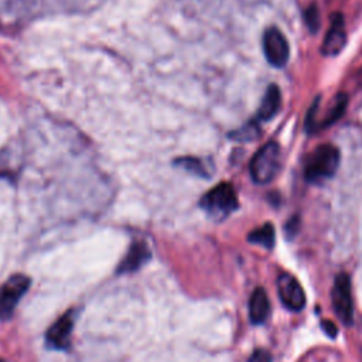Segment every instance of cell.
I'll return each mask as SVG.
<instances>
[{
  "mask_svg": "<svg viewBox=\"0 0 362 362\" xmlns=\"http://www.w3.org/2000/svg\"><path fill=\"white\" fill-rule=\"evenodd\" d=\"M339 165V151L332 144L318 146L307 158L304 177L311 184H320L331 178Z\"/></svg>",
  "mask_w": 362,
  "mask_h": 362,
  "instance_id": "obj_1",
  "label": "cell"
},
{
  "mask_svg": "<svg viewBox=\"0 0 362 362\" xmlns=\"http://www.w3.org/2000/svg\"><path fill=\"white\" fill-rule=\"evenodd\" d=\"M281 170V150L276 141H267L253 156L250 161V175L257 184H267L276 178Z\"/></svg>",
  "mask_w": 362,
  "mask_h": 362,
  "instance_id": "obj_2",
  "label": "cell"
},
{
  "mask_svg": "<svg viewBox=\"0 0 362 362\" xmlns=\"http://www.w3.org/2000/svg\"><path fill=\"white\" fill-rule=\"evenodd\" d=\"M199 205L211 216L222 219L238 208V197L232 184L221 182L201 198Z\"/></svg>",
  "mask_w": 362,
  "mask_h": 362,
  "instance_id": "obj_3",
  "label": "cell"
},
{
  "mask_svg": "<svg viewBox=\"0 0 362 362\" xmlns=\"http://www.w3.org/2000/svg\"><path fill=\"white\" fill-rule=\"evenodd\" d=\"M30 287V279L24 274H13L0 286V320L11 318L16 305Z\"/></svg>",
  "mask_w": 362,
  "mask_h": 362,
  "instance_id": "obj_4",
  "label": "cell"
},
{
  "mask_svg": "<svg viewBox=\"0 0 362 362\" xmlns=\"http://www.w3.org/2000/svg\"><path fill=\"white\" fill-rule=\"evenodd\" d=\"M331 301L337 317L345 325H351L354 321V301L351 294L349 277L345 273H339L335 277L331 290Z\"/></svg>",
  "mask_w": 362,
  "mask_h": 362,
  "instance_id": "obj_5",
  "label": "cell"
},
{
  "mask_svg": "<svg viewBox=\"0 0 362 362\" xmlns=\"http://www.w3.org/2000/svg\"><path fill=\"white\" fill-rule=\"evenodd\" d=\"M263 52L272 66L281 68L290 57V47L277 27H269L263 34Z\"/></svg>",
  "mask_w": 362,
  "mask_h": 362,
  "instance_id": "obj_6",
  "label": "cell"
},
{
  "mask_svg": "<svg viewBox=\"0 0 362 362\" xmlns=\"http://www.w3.org/2000/svg\"><path fill=\"white\" fill-rule=\"evenodd\" d=\"M277 291L283 305L291 311H300L305 305V293L298 280L290 273H281L277 279Z\"/></svg>",
  "mask_w": 362,
  "mask_h": 362,
  "instance_id": "obj_7",
  "label": "cell"
},
{
  "mask_svg": "<svg viewBox=\"0 0 362 362\" xmlns=\"http://www.w3.org/2000/svg\"><path fill=\"white\" fill-rule=\"evenodd\" d=\"M75 313L69 310L64 313L47 331L45 334V344L51 349L64 351L69 348L71 344V334L74 328Z\"/></svg>",
  "mask_w": 362,
  "mask_h": 362,
  "instance_id": "obj_8",
  "label": "cell"
},
{
  "mask_svg": "<svg viewBox=\"0 0 362 362\" xmlns=\"http://www.w3.org/2000/svg\"><path fill=\"white\" fill-rule=\"evenodd\" d=\"M346 44V31H345V21L341 13H334L331 17L329 28L324 37L321 52L327 57L338 55Z\"/></svg>",
  "mask_w": 362,
  "mask_h": 362,
  "instance_id": "obj_9",
  "label": "cell"
},
{
  "mask_svg": "<svg viewBox=\"0 0 362 362\" xmlns=\"http://www.w3.org/2000/svg\"><path fill=\"white\" fill-rule=\"evenodd\" d=\"M150 257H151V252H150L148 246L146 245V242H143V240L133 242L132 246L129 247L127 253L122 259L120 264L117 266V273L122 274V273L136 272L144 263H147L150 260Z\"/></svg>",
  "mask_w": 362,
  "mask_h": 362,
  "instance_id": "obj_10",
  "label": "cell"
},
{
  "mask_svg": "<svg viewBox=\"0 0 362 362\" xmlns=\"http://www.w3.org/2000/svg\"><path fill=\"white\" fill-rule=\"evenodd\" d=\"M270 314V301L263 287L253 290L249 298V318L253 324H262Z\"/></svg>",
  "mask_w": 362,
  "mask_h": 362,
  "instance_id": "obj_11",
  "label": "cell"
},
{
  "mask_svg": "<svg viewBox=\"0 0 362 362\" xmlns=\"http://www.w3.org/2000/svg\"><path fill=\"white\" fill-rule=\"evenodd\" d=\"M280 106H281L280 89L277 85L272 83V85H269L266 93L260 102V106H259V110L256 115V120L273 119L277 115V112L280 110Z\"/></svg>",
  "mask_w": 362,
  "mask_h": 362,
  "instance_id": "obj_12",
  "label": "cell"
},
{
  "mask_svg": "<svg viewBox=\"0 0 362 362\" xmlns=\"http://www.w3.org/2000/svg\"><path fill=\"white\" fill-rule=\"evenodd\" d=\"M346 105H348V96L345 93L335 95V98L332 99V102L329 105V109H328L327 115L320 122V129L331 126L332 123L339 120L342 117V115L345 113Z\"/></svg>",
  "mask_w": 362,
  "mask_h": 362,
  "instance_id": "obj_13",
  "label": "cell"
},
{
  "mask_svg": "<svg viewBox=\"0 0 362 362\" xmlns=\"http://www.w3.org/2000/svg\"><path fill=\"white\" fill-rule=\"evenodd\" d=\"M247 240L256 245H260L266 249H272L274 246V228L272 223H264L260 228L253 229L247 235Z\"/></svg>",
  "mask_w": 362,
  "mask_h": 362,
  "instance_id": "obj_14",
  "label": "cell"
},
{
  "mask_svg": "<svg viewBox=\"0 0 362 362\" xmlns=\"http://www.w3.org/2000/svg\"><path fill=\"white\" fill-rule=\"evenodd\" d=\"M304 21L305 25L311 33H317L320 25H321V17H320V10L317 4L311 3L305 10H304Z\"/></svg>",
  "mask_w": 362,
  "mask_h": 362,
  "instance_id": "obj_15",
  "label": "cell"
},
{
  "mask_svg": "<svg viewBox=\"0 0 362 362\" xmlns=\"http://www.w3.org/2000/svg\"><path fill=\"white\" fill-rule=\"evenodd\" d=\"M260 134V130L257 127V124L255 122L252 123H247L246 126L240 127L239 130H235L230 137L236 139V140H242V141H250V140H255L257 139Z\"/></svg>",
  "mask_w": 362,
  "mask_h": 362,
  "instance_id": "obj_16",
  "label": "cell"
},
{
  "mask_svg": "<svg viewBox=\"0 0 362 362\" xmlns=\"http://www.w3.org/2000/svg\"><path fill=\"white\" fill-rule=\"evenodd\" d=\"M178 165H182L184 168H187L198 175H202V177H208V174H209L205 164L198 158H191V157L181 158V160H178Z\"/></svg>",
  "mask_w": 362,
  "mask_h": 362,
  "instance_id": "obj_17",
  "label": "cell"
},
{
  "mask_svg": "<svg viewBox=\"0 0 362 362\" xmlns=\"http://www.w3.org/2000/svg\"><path fill=\"white\" fill-rule=\"evenodd\" d=\"M247 362H272V358L269 355V352H266L264 349H256L250 358L247 359Z\"/></svg>",
  "mask_w": 362,
  "mask_h": 362,
  "instance_id": "obj_18",
  "label": "cell"
},
{
  "mask_svg": "<svg viewBox=\"0 0 362 362\" xmlns=\"http://www.w3.org/2000/svg\"><path fill=\"white\" fill-rule=\"evenodd\" d=\"M321 327H322V329L325 331V334H328L331 338H335V337H337L338 328H337V325H335L332 321L324 320V321L321 322Z\"/></svg>",
  "mask_w": 362,
  "mask_h": 362,
  "instance_id": "obj_19",
  "label": "cell"
},
{
  "mask_svg": "<svg viewBox=\"0 0 362 362\" xmlns=\"http://www.w3.org/2000/svg\"><path fill=\"white\" fill-rule=\"evenodd\" d=\"M298 223V221H297V218H291L290 221H288V223H287V226H286V229H287V233L288 235H293L294 232L293 230H296L297 228H296V225Z\"/></svg>",
  "mask_w": 362,
  "mask_h": 362,
  "instance_id": "obj_20",
  "label": "cell"
}]
</instances>
